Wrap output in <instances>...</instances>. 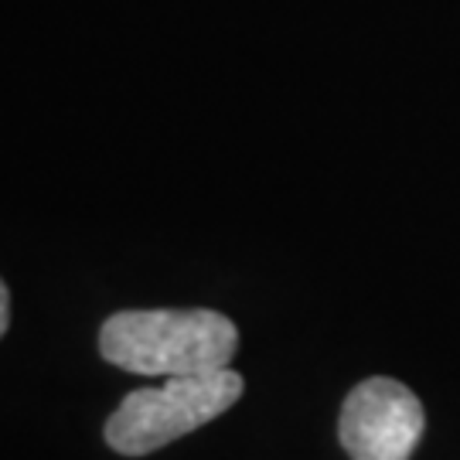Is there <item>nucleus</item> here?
<instances>
[{
  "instance_id": "7ed1b4c3",
  "label": "nucleus",
  "mask_w": 460,
  "mask_h": 460,
  "mask_svg": "<svg viewBox=\"0 0 460 460\" xmlns=\"http://www.w3.org/2000/svg\"><path fill=\"white\" fill-rule=\"evenodd\" d=\"M338 437L351 460H410L423 437V406L395 378H365L341 406Z\"/></svg>"
},
{
  "instance_id": "20e7f679",
  "label": "nucleus",
  "mask_w": 460,
  "mask_h": 460,
  "mask_svg": "<svg viewBox=\"0 0 460 460\" xmlns=\"http://www.w3.org/2000/svg\"><path fill=\"white\" fill-rule=\"evenodd\" d=\"M7 321H11V296H7L4 279H0V338H4V331H7Z\"/></svg>"
},
{
  "instance_id": "f03ea898",
  "label": "nucleus",
  "mask_w": 460,
  "mask_h": 460,
  "mask_svg": "<svg viewBox=\"0 0 460 460\" xmlns=\"http://www.w3.org/2000/svg\"><path fill=\"white\" fill-rule=\"evenodd\" d=\"M239 395L243 378L232 368L164 378V385L137 389L119 402V410L106 420V444L123 457L154 454L232 410Z\"/></svg>"
},
{
  "instance_id": "f257e3e1",
  "label": "nucleus",
  "mask_w": 460,
  "mask_h": 460,
  "mask_svg": "<svg viewBox=\"0 0 460 460\" xmlns=\"http://www.w3.org/2000/svg\"><path fill=\"white\" fill-rule=\"evenodd\" d=\"M239 331L218 311H119L99 331V351L116 368L174 378L229 368Z\"/></svg>"
}]
</instances>
